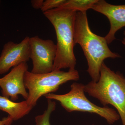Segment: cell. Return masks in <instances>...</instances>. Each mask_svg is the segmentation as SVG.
<instances>
[{
    "instance_id": "cell-18",
    "label": "cell",
    "mask_w": 125,
    "mask_h": 125,
    "mask_svg": "<svg viewBox=\"0 0 125 125\" xmlns=\"http://www.w3.org/2000/svg\"><path fill=\"white\" fill-rule=\"evenodd\" d=\"M0 4H1V1L0 0Z\"/></svg>"
},
{
    "instance_id": "cell-9",
    "label": "cell",
    "mask_w": 125,
    "mask_h": 125,
    "mask_svg": "<svg viewBox=\"0 0 125 125\" xmlns=\"http://www.w3.org/2000/svg\"><path fill=\"white\" fill-rule=\"evenodd\" d=\"M92 9L104 15L109 20L110 30L105 38L110 44L115 40L116 32L125 27V4H111L104 0H98Z\"/></svg>"
},
{
    "instance_id": "cell-8",
    "label": "cell",
    "mask_w": 125,
    "mask_h": 125,
    "mask_svg": "<svg viewBox=\"0 0 125 125\" xmlns=\"http://www.w3.org/2000/svg\"><path fill=\"white\" fill-rule=\"evenodd\" d=\"M27 62H23L13 67L11 71L0 78V87L2 96L10 98L11 101L18 100L20 94L27 100L29 96L24 83V76L28 71Z\"/></svg>"
},
{
    "instance_id": "cell-14",
    "label": "cell",
    "mask_w": 125,
    "mask_h": 125,
    "mask_svg": "<svg viewBox=\"0 0 125 125\" xmlns=\"http://www.w3.org/2000/svg\"><path fill=\"white\" fill-rule=\"evenodd\" d=\"M44 1L43 0H32L31 1V6L34 9H41Z\"/></svg>"
},
{
    "instance_id": "cell-2",
    "label": "cell",
    "mask_w": 125,
    "mask_h": 125,
    "mask_svg": "<svg viewBox=\"0 0 125 125\" xmlns=\"http://www.w3.org/2000/svg\"><path fill=\"white\" fill-rule=\"evenodd\" d=\"M76 12L73 10L58 7L43 13L54 26L56 34V55L52 71L62 69L75 70L76 59L73 49L75 45L74 31Z\"/></svg>"
},
{
    "instance_id": "cell-6",
    "label": "cell",
    "mask_w": 125,
    "mask_h": 125,
    "mask_svg": "<svg viewBox=\"0 0 125 125\" xmlns=\"http://www.w3.org/2000/svg\"><path fill=\"white\" fill-rule=\"evenodd\" d=\"M30 58L33 64L31 72L42 74L52 71L57 52L56 45L54 42L36 36L30 38Z\"/></svg>"
},
{
    "instance_id": "cell-5",
    "label": "cell",
    "mask_w": 125,
    "mask_h": 125,
    "mask_svg": "<svg viewBox=\"0 0 125 125\" xmlns=\"http://www.w3.org/2000/svg\"><path fill=\"white\" fill-rule=\"evenodd\" d=\"M84 85L82 83H73L69 93L63 94L49 93L45 94L47 99L56 100L69 112L73 111L88 112L99 115L105 118L108 123L113 124L120 118L114 109L108 106L101 107L94 104L84 94Z\"/></svg>"
},
{
    "instance_id": "cell-16",
    "label": "cell",
    "mask_w": 125,
    "mask_h": 125,
    "mask_svg": "<svg viewBox=\"0 0 125 125\" xmlns=\"http://www.w3.org/2000/svg\"><path fill=\"white\" fill-rule=\"evenodd\" d=\"M122 43L125 46V38H123V40H122Z\"/></svg>"
},
{
    "instance_id": "cell-12",
    "label": "cell",
    "mask_w": 125,
    "mask_h": 125,
    "mask_svg": "<svg viewBox=\"0 0 125 125\" xmlns=\"http://www.w3.org/2000/svg\"><path fill=\"white\" fill-rule=\"evenodd\" d=\"M47 109L41 115L37 116L35 118L36 125H51L50 117L52 113L56 109V103L52 100L47 99Z\"/></svg>"
},
{
    "instance_id": "cell-19",
    "label": "cell",
    "mask_w": 125,
    "mask_h": 125,
    "mask_svg": "<svg viewBox=\"0 0 125 125\" xmlns=\"http://www.w3.org/2000/svg\"></svg>"
},
{
    "instance_id": "cell-4",
    "label": "cell",
    "mask_w": 125,
    "mask_h": 125,
    "mask_svg": "<svg viewBox=\"0 0 125 125\" xmlns=\"http://www.w3.org/2000/svg\"><path fill=\"white\" fill-rule=\"evenodd\" d=\"M79 78L78 71L68 72L52 71L42 74H34L27 71L24 76V83L29 91V96L26 101L33 107L42 96L56 92L59 87L69 81H77Z\"/></svg>"
},
{
    "instance_id": "cell-17",
    "label": "cell",
    "mask_w": 125,
    "mask_h": 125,
    "mask_svg": "<svg viewBox=\"0 0 125 125\" xmlns=\"http://www.w3.org/2000/svg\"><path fill=\"white\" fill-rule=\"evenodd\" d=\"M123 34H124V35L125 36V30L123 32Z\"/></svg>"
},
{
    "instance_id": "cell-1",
    "label": "cell",
    "mask_w": 125,
    "mask_h": 125,
    "mask_svg": "<svg viewBox=\"0 0 125 125\" xmlns=\"http://www.w3.org/2000/svg\"><path fill=\"white\" fill-rule=\"evenodd\" d=\"M74 41L75 44H79L82 48L88 62L87 71L94 82H97L99 80L101 65L105 59L121 57L119 54L110 50L105 37L91 31L87 12H76Z\"/></svg>"
},
{
    "instance_id": "cell-10",
    "label": "cell",
    "mask_w": 125,
    "mask_h": 125,
    "mask_svg": "<svg viewBox=\"0 0 125 125\" xmlns=\"http://www.w3.org/2000/svg\"><path fill=\"white\" fill-rule=\"evenodd\" d=\"M33 107L26 100L15 102L9 98L0 96V110L7 113L13 121L18 120L30 112Z\"/></svg>"
},
{
    "instance_id": "cell-11",
    "label": "cell",
    "mask_w": 125,
    "mask_h": 125,
    "mask_svg": "<svg viewBox=\"0 0 125 125\" xmlns=\"http://www.w3.org/2000/svg\"><path fill=\"white\" fill-rule=\"evenodd\" d=\"M98 0H66L60 7L73 10L76 11L87 12L92 9Z\"/></svg>"
},
{
    "instance_id": "cell-7",
    "label": "cell",
    "mask_w": 125,
    "mask_h": 125,
    "mask_svg": "<svg viewBox=\"0 0 125 125\" xmlns=\"http://www.w3.org/2000/svg\"><path fill=\"white\" fill-rule=\"evenodd\" d=\"M30 39L27 36L19 43L9 41L5 44L0 55V75L7 73L11 67L29 61Z\"/></svg>"
},
{
    "instance_id": "cell-15",
    "label": "cell",
    "mask_w": 125,
    "mask_h": 125,
    "mask_svg": "<svg viewBox=\"0 0 125 125\" xmlns=\"http://www.w3.org/2000/svg\"><path fill=\"white\" fill-rule=\"evenodd\" d=\"M13 120L10 117L3 118L1 120H0V125H10L13 122Z\"/></svg>"
},
{
    "instance_id": "cell-13",
    "label": "cell",
    "mask_w": 125,
    "mask_h": 125,
    "mask_svg": "<svg viewBox=\"0 0 125 125\" xmlns=\"http://www.w3.org/2000/svg\"><path fill=\"white\" fill-rule=\"evenodd\" d=\"M66 0H46L44 1L41 10L44 13L48 10L60 7Z\"/></svg>"
},
{
    "instance_id": "cell-3",
    "label": "cell",
    "mask_w": 125,
    "mask_h": 125,
    "mask_svg": "<svg viewBox=\"0 0 125 125\" xmlns=\"http://www.w3.org/2000/svg\"><path fill=\"white\" fill-rule=\"evenodd\" d=\"M84 91L105 106L110 104L115 108L125 125V78L122 74L112 70L103 62L99 80L84 85Z\"/></svg>"
}]
</instances>
